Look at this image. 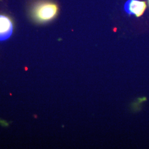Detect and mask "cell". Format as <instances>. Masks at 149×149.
Instances as JSON below:
<instances>
[{"mask_svg": "<svg viewBox=\"0 0 149 149\" xmlns=\"http://www.w3.org/2000/svg\"><path fill=\"white\" fill-rule=\"evenodd\" d=\"M13 32V24L7 16L0 15V41H3L10 37Z\"/></svg>", "mask_w": 149, "mask_h": 149, "instance_id": "cell-3", "label": "cell"}, {"mask_svg": "<svg viewBox=\"0 0 149 149\" xmlns=\"http://www.w3.org/2000/svg\"><path fill=\"white\" fill-rule=\"evenodd\" d=\"M148 1H149V0H148Z\"/></svg>", "mask_w": 149, "mask_h": 149, "instance_id": "cell-4", "label": "cell"}, {"mask_svg": "<svg viewBox=\"0 0 149 149\" xmlns=\"http://www.w3.org/2000/svg\"><path fill=\"white\" fill-rule=\"evenodd\" d=\"M147 7L145 1L139 0H128L124 5V11L129 15L140 17L144 14Z\"/></svg>", "mask_w": 149, "mask_h": 149, "instance_id": "cell-2", "label": "cell"}, {"mask_svg": "<svg viewBox=\"0 0 149 149\" xmlns=\"http://www.w3.org/2000/svg\"><path fill=\"white\" fill-rule=\"evenodd\" d=\"M58 7L55 3L49 1L38 3L33 9L34 18L40 22H47L54 18L58 14Z\"/></svg>", "mask_w": 149, "mask_h": 149, "instance_id": "cell-1", "label": "cell"}]
</instances>
